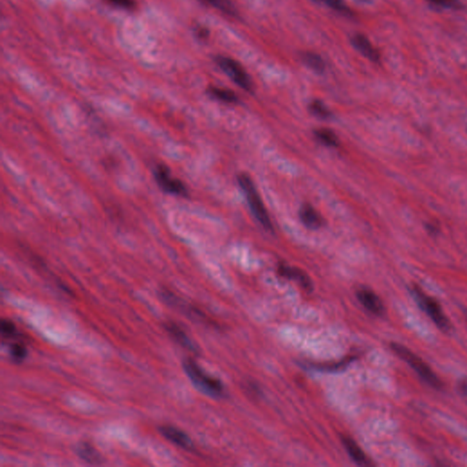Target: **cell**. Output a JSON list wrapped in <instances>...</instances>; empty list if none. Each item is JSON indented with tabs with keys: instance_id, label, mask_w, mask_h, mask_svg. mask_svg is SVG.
<instances>
[{
	"instance_id": "cell-1",
	"label": "cell",
	"mask_w": 467,
	"mask_h": 467,
	"mask_svg": "<svg viewBox=\"0 0 467 467\" xmlns=\"http://www.w3.org/2000/svg\"><path fill=\"white\" fill-rule=\"evenodd\" d=\"M183 366L187 376L200 391L214 398H221L225 395L223 383L206 373L195 361L185 360Z\"/></svg>"
},
{
	"instance_id": "cell-2",
	"label": "cell",
	"mask_w": 467,
	"mask_h": 467,
	"mask_svg": "<svg viewBox=\"0 0 467 467\" xmlns=\"http://www.w3.org/2000/svg\"><path fill=\"white\" fill-rule=\"evenodd\" d=\"M390 348L394 353L406 362L428 385L432 386L436 390L443 389V383L435 371L431 369L426 362L414 353L410 349L398 343H391Z\"/></svg>"
},
{
	"instance_id": "cell-3",
	"label": "cell",
	"mask_w": 467,
	"mask_h": 467,
	"mask_svg": "<svg viewBox=\"0 0 467 467\" xmlns=\"http://www.w3.org/2000/svg\"><path fill=\"white\" fill-rule=\"evenodd\" d=\"M410 292L415 298V302L418 304L423 311L426 313L427 316L430 317L439 329H442L443 331H448L451 329V322L443 312L438 301L434 297L428 296L426 293L417 286H414L410 289Z\"/></svg>"
},
{
	"instance_id": "cell-4",
	"label": "cell",
	"mask_w": 467,
	"mask_h": 467,
	"mask_svg": "<svg viewBox=\"0 0 467 467\" xmlns=\"http://www.w3.org/2000/svg\"><path fill=\"white\" fill-rule=\"evenodd\" d=\"M238 183L246 195L249 208L251 209L253 215H255L257 221L266 229L271 230L272 229L271 220L268 216V212L266 210L264 203L262 202V199L260 198L259 194L256 190V186L253 183L251 178L245 174L240 175L238 176Z\"/></svg>"
},
{
	"instance_id": "cell-5",
	"label": "cell",
	"mask_w": 467,
	"mask_h": 467,
	"mask_svg": "<svg viewBox=\"0 0 467 467\" xmlns=\"http://www.w3.org/2000/svg\"><path fill=\"white\" fill-rule=\"evenodd\" d=\"M154 176L159 187L167 194L182 197L188 195L185 184L181 180L173 177L169 167L165 164H156L154 168Z\"/></svg>"
},
{
	"instance_id": "cell-6",
	"label": "cell",
	"mask_w": 467,
	"mask_h": 467,
	"mask_svg": "<svg viewBox=\"0 0 467 467\" xmlns=\"http://www.w3.org/2000/svg\"><path fill=\"white\" fill-rule=\"evenodd\" d=\"M215 62L217 65L219 66L220 69L225 71L226 74H228V76L233 80V82H236V84L241 87L242 89H246L248 91L252 90L253 84L251 79L238 62H236L231 58L225 57V56H218V57L215 58Z\"/></svg>"
},
{
	"instance_id": "cell-7",
	"label": "cell",
	"mask_w": 467,
	"mask_h": 467,
	"mask_svg": "<svg viewBox=\"0 0 467 467\" xmlns=\"http://www.w3.org/2000/svg\"><path fill=\"white\" fill-rule=\"evenodd\" d=\"M358 301L368 311L374 315L381 316L384 313V306L381 298L370 289H362L356 293Z\"/></svg>"
},
{
	"instance_id": "cell-8",
	"label": "cell",
	"mask_w": 467,
	"mask_h": 467,
	"mask_svg": "<svg viewBox=\"0 0 467 467\" xmlns=\"http://www.w3.org/2000/svg\"><path fill=\"white\" fill-rule=\"evenodd\" d=\"M278 274L283 277L297 281L301 287L307 291H312L313 284L309 276L301 269L292 268L287 265L281 264L278 267Z\"/></svg>"
},
{
	"instance_id": "cell-9",
	"label": "cell",
	"mask_w": 467,
	"mask_h": 467,
	"mask_svg": "<svg viewBox=\"0 0 467 467\" xmlns=\"http://www.w3.org/2000/svg\"><path fill=\"white\" fill-rule=\"evenodd\" d=\"M161 434L170 442L185 450H191L194 444L188 435L176 427L164 425L160 428Z\"/></svg>"
},
{
	"instance_id": "cell-10",
	"label": "cell",
	"mask_w": 467,
	"mask_h": 467,
	"mask_svg": "<svg viewBox=\"0 0 467 467\" xmlns=\"http://www.w3.org/2000/svg\"><path fill=\"white\" fill-rule=\"evenodd\" d=\"M351 43L368 60L373 62L380 61V54L365 36L362 34L355 35L351 39Z\"/></svg>"
},
{
	"instance_id": "cell-11",
	"label": "cell",
	"mask_w": 467,
	"mask_h": 467,
	"mask_svg": "<svg viewBox=\"0 0 467 467\" xmlns=\"http://www.w3.org/2000/svg\"><path fill=\"white\" fill-rule=\"evenodd\" d=\"M341 442H342L343 446L345 447L346 451L348 452L349 457L353 460L355 463L359 465H369L370 464V461L366 456L364 452L362 451V448L359 446V444L354 440L344 436L341 438Z\"/></svg>"
},
{
	"instance_id": "cell-12",
	"label": "cell",
	"mask_w": 467,
	"mask_h": 467,
	"mask_svg": "<svg viewBox=\"0 0 467 467\" xmlns=\"http://www.w3.org/2000/svg\"><path fill=\"white\" fill-rule=\"evenodd\" d=\"M300 217L307 228L317 229L323 225V219L310 204H304L300 211Z\"/></svg>"
},
{
	"instance_id": "cell-13",
	"label": "cell",
	"mask_w": 467,
	"mask_h": 467,
	"mask_svg": "<svg viewBox=\"0 0 467 467\" xmlns=\"http://www.w3.org/2000/svg\"><path fill=\"white\" fill-rule=\"evenodd\" d=\"M167 330L170 333L171 336L174 338L175 341L178 342L180 345L183 346V348L190 349L192 351H196V347L194 344V342L191 341V339H189L185 332L180 327L174 323H171L167 325Z\"/></svg>"
},
{
	"instance_id": "cell-14",
	"label": "cell",
	"mask_w": 467,
	"mask_h": 467,
	"mask_svg": "<svg viewBox=\"0 0 467 467\" xmlns=\"http://www.w3.org/2000/svg\"><path fill=\"white\" fill-rule=\"evenodd\" d=\"M77 454L82 459L88 463H99L102 462V456L95 450V448L89 443H82L79 444Z\"/></svg>"
},
{
	"instance_id": "cell-15",
	"label": "cell",
	"mask_w": 467,
	"mask_h": 467,
	"mask_svg": "<svg viewBox=\"0 0 467 467\" xmlns=\"http://www.w3.org/2000/svg\"><path fill=\"white\" fill-rule=\"evenodd\" d=\"M301 60L306 65L316 72L321 73L325 70V62L316 53L304 52L301 55Z\"/></svg>"
},
{
	"instance_id": "cell-16",
	"label": "cell",
	"mask_w": 467,
	"mask_h": 467,
	"mask_svg": "<svg viewBox=\"0 0 467 467\" xmlns=\"http://www.w3.org/2000/svg\"><path fill=\"white\" fill-rule=\"evenodd\" d=\"M208 94L216 100L227 102V103H236L238 101V97L236 96V94H234L232 90H229V89L211 87L210 89H208Z\"/></svg>"
},
{
	"instance_id": "cell-17",
	"label": "cell",
	"mask_w": 467,
	"mask_h": 467,
	"mask_svg": "<svg viewBox=\"0 0 467 467\" xmlns=\"http://www.w3.org/2000/svg\"><path fill=\"white\" fill-rule=\"evenodd\" d=\"M355 360V356L348 357L342 360L341 362H336V363H330V364H322V365H311V368L314 370H320V371H339V370H344L347 366L350 364L351 362Z\"/></svg>"
},
{
	"instance_id": "cell-18",
	"label": "cell",
	"mask_w": 467,
	"mask_h": 467,
	"mask_svg": "<svg viewBox=\"0 0 467 467\" xmlns=\"http://www.w3.org/2000/svg\"><path fill=\"white\" fill-rule=\"evenodd\" d=\"M315 136L326 146L336 147L339 145V139L336 134L329 129H319L315 132Z\"/></svg>"
},
{
	"instance_id": "cell-19",
	"label": "cell",
	"mask_w": 467,
	"mask_h": 467,
	"mask_svg": "<svg viewBox=\"0 0 467 467\" xmlns=\"http://www.w3.org/2000/svg\"><path fill=\"white\" fill-rule=\"evenodd\" d=\"M203 1L228 15L233 16L236 13V8L234 5L232 4L230 0H203Z\"/></svg>"
},
{
	"instance_id": "cell-20",
	"label": "cell",
	"mask_w": 467,
	"mask_h": 467,
	"mask_svg": "<svg viewBox=\"0 0 467 467\" xmlns=\"http://www.w3.org/2000/svg\"><path fill=\"white\" fill-rule=\"evenodd\" d=\"M309 110L311 114L320 118L327 119L331 116V113L322 102L314 101L309 104Z\"/></svg>"
},
{
	"instance_id": "cell-21",
	"label": "cell",
	"mask_w": 467,
	"mask_h": 467,
	"mask_svg": "<svg viewBox=\"0 0 467 467\" xmlns=\"http://www.w3.org/2000/svg\"><path fill=\"white\" fill-rule=\"evenodd\" d=\"M317 1L324 3L329 8L336 10L337 12L341 13L346 16H349L351 14V10L342 0H317Z\"/></svg>"
},
{
	"instance_id": "cell-22",
	"label": "cell",
	"mask_w": 467,
	"mask_h": 467,
	"mask_svg": "<svg viewBox=\"0 0 467 467\" xmlns=\"http://www.w3.org/2000/svg\"><path fill=\"white\" fill-rule=\"evenodd\" d=\"M27 349L21 343H13L9 348V355L14 362H21L27 356Z\"/></svg>"
},
{
	"instance_id": "cell-23",
	"label": "cell",
	"mask_w": 467,
	"mask_h": 467,
	"mask_svg": "<svg viewBox=\"0 0 467 467\" xmlns=\"http://www.w3.org/2000/svg\"><path fill=\"white\" fill-rule=\"evenodd\" d=\"M16 326L13 323L12 321L3 320L1 321V334L2 337L13 338L16 335Z\"/></svg>"
},
{
	"instance_id": "cell-24",
	"label": "cell",
	"mask_w": 467,
	"mask_h": 467,
	"mask_svg": "<svg viewBox=\"0 0 467 467\" xmlns=\"http://www.w3.org/2000/svg\"><path fill=\"white\" fill-rule=\"evenodd\" d=\"M436 7L443 8H450V9H459L461 8V3L458 0H427Z\"/></svg>"
},
{
	"instance_id": "cell-25",
	"label": "cell",
	"mask_w": 467,
	"mask_h": 467,
	"mask_svg": "<svg viewBox=\"0 0 467 467\" xmlns=\"http://www.w3.org/2000/svg\"><path fill=\"white\" fill-rule=\"evenodd\" d=\"M109 4L113 5L114 7L124 8L128 10H132L135 8V1L134 0H105Z\"/></svg>"
},
{
	"instance_id": "cell-26",
	"label": "cell",
	"mask_w": 467,
	"mask_h": 467,
	"mask_svg": "<svg viewBox=\"0 0 467 467\" xmlns=\"http://www.w3.org/2000/svg\"><path fill=\"white\" fill-rule=\"evenodd\" d=\"M196 36L199 39H202V40H206L209 36V31H208V29L200 27V28L196 29Z\"/></svg>"
},
{
	"instance_id": "cell-27",
	"label": "cell",
	"mask_w": 467,
	"mask_h": 467,
	"mask_svg": "<svg viewBox=\"0 0 467 467\" xmlns=\"http://www.w3.org/2000/svg\"><path fill=\"white\" fill-rule=\"evenodd\" d=\"M458 389H459L461 394H463V395H467V379H464V380H462L461 382H459Z\"/></svg>"
},
{
	"instance_id": "cell-28",
	"label": "cell",
	"mask_w": 467,
	"mask_h": 467,
	"mask_svg": "<svg viewBox=\"0 0 467 467\" xmlns=\"http://www.w3.org/2000/svg\"><path fill=\"white\" fill-rule=\"evenodd\" d=\"M427 230L430 233L431 235H436L438 233V228L435 226L434 223H429L427 226Z\"/></svg>"
}]
</instances>
